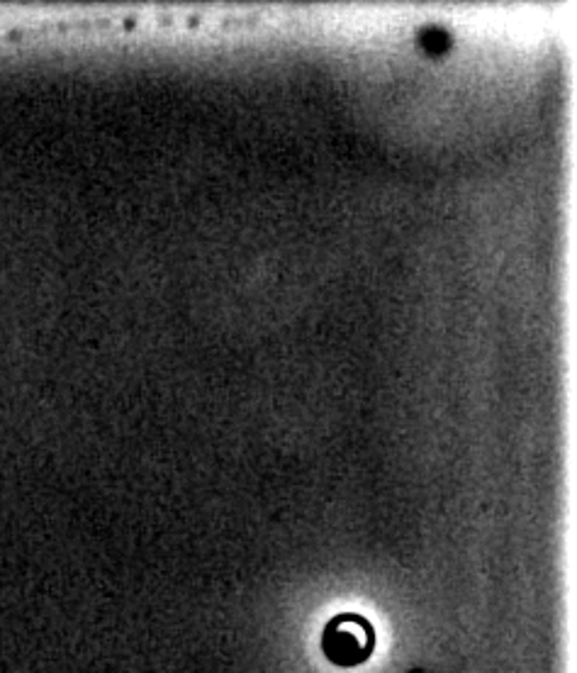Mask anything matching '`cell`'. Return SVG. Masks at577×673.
<instances>
[{
  "label": "cell",
  "instance_id": "cell-1",
  "mask_svg": "<svg viewBox=\"0 0 577 673\" xmlns=\"http://www.w3.org/2000/svg\"><path fill=\"white\" fill-rule=\"evenodd\" d=\"M324 654L339 666H358L373 651L375 634L373 627L358 615H339L324 632Z\"/></svg>",
  "mask_w": 577,
  "mask_h": 673
}]
</instances>
